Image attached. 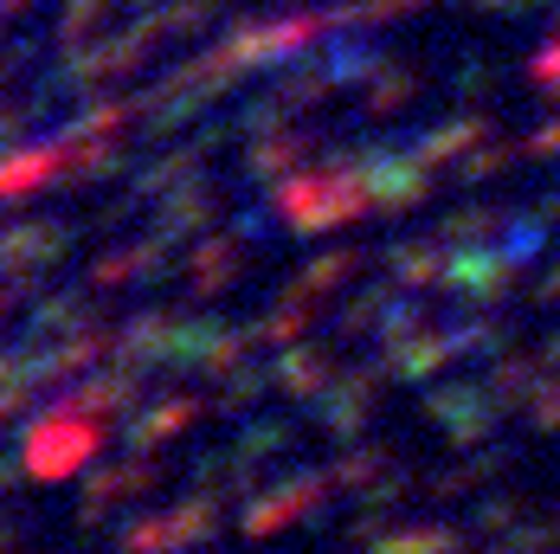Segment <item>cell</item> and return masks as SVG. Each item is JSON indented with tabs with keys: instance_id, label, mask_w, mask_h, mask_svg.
<instances>
[{
	"instance_id": "15",
	"label": "cell",
	"mask_w": 560,
	"mask_h": 554,
	"mask_svg": "<svg viewBox=\"0 0 560 554\" xmlns=\"http://www.w3.org/2000/svg\"><path fill=\"white\" fill-rule=\"evenodd\" d=\"M174 335H180V316H174V310H136V316L116 330V355L155 368V361H174Z\"/></svg>"
},
{
	"instance_id": "17",
	"label": "cell",
	"mask_w": 560,
	"mask_h": 554,
	"mask_svg": "<svg viewBox=\"0 0 560 554\" xmlns=\"http://www.w3.org/2000/svg\"><path fill=\"white\" fill-rule=\"evenodd\" d=\"M207 149H213V142H187V149H168L162 162H149L142 174H136V194H129V200H142V207H149V200H168V194H180L187 181H200V168H207Z\"/></svg>"
},
{
	"instance_id": "18",
	"label": "cell",
	"mask_w": 560,
	"mask_h": 554,
	"mask_svg": "<svg viewBox=\"0 0 560 554\" xmlns=\"http://www.w3.org/2000/svg\"><path fill=\"white\" fill-rule=\"evenodd\" d=\"M271 381L283 388V400H316V393L336 381V361L310 342H290L278 361H271Z\"/></svg>"
},
{
	"instance_id": "44",
	"label": "cell",
	"mask_w": 560,
	"mask_h": 554,
	"mask_svg": "<svg viewBox=\"0 0 560 554\" xmlns=\"http://www.w3.org/2000/svg\"><path fill=\"white\" fill-rule=\"evenodd\" d=\"M528 78H535L541 91H560V33H555V39H548L535 58H528Z\"/></svg>"
},
{
	"instance_id": "14",
	"label": "cell",
	"mask_w": 560,
	"mask_h": 554,
	"mask_svg": "<svg viewBox=\"0 0 560 554\" xmlns=\"http://www.w3.org/2000/svg\"><path fill=\"white\" fill-rule=\"evenodd\" d=\"M162 484V471L136 451L129 464H116V471H97L91 484H84V503H78V522H97L104 509H122L129 497H142V490H155Z\"/></svg>"
},
{
	"instance_id": "45",
	"label": "cell",
	"mask_w": 560,
	"mask_h": 554,
	"mask_svg": "<svg viewBox=\"0 0 560 554\" xmlns=\"http://www.w3.org/2000/svg\"><path fill=\"white\" fill-rule=\"evenodd\" d=\"M522 155H535V162H555V155H560V116L522 136Z\"/></svg>"
},
{
	"instance_id": "25",
	"label": "cell",
	"mask_w": 560,
	"mask_h": 554,
	"mask_svg": "<svg viewBox=\"0 0 560 554\" xmlns=\"http://www.w3.org/2000/svg\"><path fill=\"white\" fill-rule=\"evenodd\" d=\"M310 155V136H290V129H265V136H252V149H245V168L258 174V181H283L290 168Z\"/></svg>"
},
{
	"instance_id": "7",
	"label": "cell",
	"mask_w": 560,
	"mask_h": 554,
	"mask_svg": "<svg viewBox=\"0 0 560 554\" xmlns=\"http://www.w3.org/2000/svg\"><path fill=\"white\" fill-rule=\"evenodd\" d=\"M78 142L52 136V142H13V155H0V207H20L33 194H46L58 174H71Z\"/></svg>"
},
{
	"instance_id": "5",
	"label": "cell",
	"mask_w": 560,
	"mask_h": 554,
	"mask_svg": "<svg viewBox=\"0 0 560 554\" xmlns=\"http://www.w3.org/2000/svg\"><path fill=\"white\" fill-rule=\"evenodd\" d=\"M528 272V265H515L503 245H490V239H477V245H451L445 258V290H457L464 303H477V310H490V303H503L509 290H515V277Z\"/></svg>"
},
{
	"instance_id": "2",
	"label": "cell",
	"mask_w": 560,
	"mask_h": 554,
	"mask_svg": "<svg viewBox=\"0 0 560 554\" xmlns=\"http://www.w3.org/2000/svg\"><path fill=\"white\" fill-rule=\"evenodd\" d=\"M26 471L39 477V484H65L71 471H84L97 451H104V419H91V413H78V406H58L26 432Z\"/></svg>"
},
{
	"instance_id": "13",
	"label": "cell",
	"mask_w": 560,
	"mask_h": 554,
	"mask_svg": "<svg viewBox=\"0 0 560 554\" xmlns=\"http://www.w3.org/2000/svg\"><path fill=\"white\" fill-rule=\"evenodd\" d=\"M65 252H71V232L58 220H33V226H7L0 232V272L13 277V284H33Z\"/></svg>"
},
{
	"instance_id": "4",
	"label": "cell",
	"mask_w": 560,
	"mask_h": 554,
	"mask_svg": "<svg viewBox=\"0 0 560 554\" xmlns=\"http://www.w3.org/2000/svg\"><path fill=\"white\" fill-rule=\"evenodd\" d=\"M316 39H336L329 13H290V20H252V26L225 33L220 46H225V58H232L238 71H252V65H278V58L310 53Z\"/></svg>"
},
{
	"instance_id": "28",
	"label": "cell",
	"mask_w": 560,
	"mask_h": 554,
	"mask_svg": "<svg viewBox=\"0 0 560 554\" xmlns=\"http://www.w3.org/2000/svg\"><path fill=\"white\" fill-rule=\"evenodd\" d=\"M509 220H515L509 207H457L451 220H439L432 239H445V245H477V239H497Z\"/></svg>"
},
{
	"instance_id": "19",
	"label": "cell",
	"mask_w": 560,
	"mask_h": 554,
	"mask_svg": "<svg viewBox=\"0 0 560 554\" xmlns=\"http://www.w3.org/2000/svg\"><path fill=\"white\" fill-rule=\"evenodd\" d=\"M194 413H200V400H194V393H162L142 419H129V451H142V458H149V451H162L174 432H187V426H194Z\"/></svg>"
},
{
	"instance_id": "34",
	"label": "cell",
	"mask_w": 560,
	"mask_h": 554,
	"mask_svg": "<svg viewBox=\"0 0 560 554\" xmlns=\"http://www.w3.org/2000/svg\"><path fill=\"white\" fill-rule=\"evenodd\" d=\"M329 477L348 484V490H368V484L387 477V451H381V445H354V451H341L336 464H329Z\"/></svg>"
},
{
	"instance_id": "42",
	"label": "cell",
	"mask_w": 560,
	"mask_h": 554,
	"mask_svg": "<svg viewBox=\"0 0 560 554\" xmlns=\"http://www.w3.org/2000/svg\"><path fill=\"white\" fill-rule=\"evenodd\" d=\"M515 516H522V497H490L477 509V535H490V542H503L509 529H515Z\"/></svg>"
},
{
	"instance_id": "31",
	"label": "cell",
	"mask_w": 560,
	"mask_h": 554,
	"mask_svg": "<svg viewBox=\"0 0 560 554\" xmlns=\"http://www.w3.org/2000/svg\"><path fill=\"white\" fill-rule=\"evenodd\" d=\"M419 91V71H406V65H374V78H368V116H393L406 97Z\"/></svg>"
},
{
	"instance_id": "6",
	"label": "cell",
	"mask_w": 560,
	"mask_h": 554,
	"mask_svg": "<svg viewBox=\"0 0 560 554\" xmlns=\"http://www.w3.org/2000/svg\"><path fill=\"white\" fill-rule=\"evenodd\" d=\"M220 535V497L194 490V497L168 509V516H149V522H129L116 542L122 549H194V542H213Z\"/></svg>"
},
{
	"instance_id": "48",
	"label": "cell",
	"mask_w": 560,
	"mask_h": 554,
	"mask_svg": "<svg viewBox=\"0 0 560 554\" xmlns=\"http://www.w3.org/2000/svg\"><path fill=\"white\" fill-rule=\"evenodd\" d=\"M541 361H548V374H560V335H548V348H541Z\"/></svg>"
},
{
	"instance_id": "20",
	"label": "cell",
	"mask_w": 560,
	"mask_h": 554,
	"mask_svg": "<svg viewBox=\"0 0 560 554\" xmlns=\"http://www.w3.org/2000/svg\"><path fill=\"white\" fill-rule=\"evenodd\" d=\"M445 239H399V245H387V277L399 290H425V284H445Z\"/></svg>"
},
{
	"instance_id": "24",
	"label": "cell",
	"mask_w": 560,
	"mask_h": 554,
	"mask_svg": "<svg viewBox=\"0 0 560 554\" xmlns=\"http://www.w3.org/2000/svg\"><path fill=\"white\" fill-rule=\"evenodd\" d=\"M238 265H245V245L213 232V239L194 252V265H187V290H194V297H220L225 284L238 277Z\"/></svg>"
},
{
	"instance_id": "12",
	"label": "cell",
	"mask_w": 560,
	"mask_h": 554,
	"mask_svg": "<svg viewBox=\"0 0 560 554\" xmlns=\"http://www.w3.org/2000/svg\"><path fill=\"white\" fill-rule=\"evenodd\" d=\"M336 490V477L329 471H303V477H290V484H278V490H265V497H252V509H245V535L258 542V535H278V529H290L296 516H310L316 503Z\"/></svg>"
},
{
	"instance_id": "1",
	"label": "cell",
	"mask_w": 560,
	"mask_h": 554,
	"mask_svg": "<svg viewBox=\"0 0 560 554\" xmlns=\"http://www.w3.org/2000/svg\"><path fill=\"white\" fill-rule=\"evenodd\" d=\"M368 207H374V194H368L361 155H341L316 174H283L278 181V213L290 232H336V226L361 220Z\"/></svg>"
},
{
	"instance_id": "36",
	"label": "cell",
	"mask_w": 560,
	"mask_h": 554,
	"mask_svg": "<svg viewBox=\"0 0 560 554\" xmlns=\"http://www.w3.org/2000/svg\"><path fill=\"white\" fill-rule=\"evenodd\" d=\"M265 388H278V381H271V368H232V374L220 381V393H213V406H220V413H245Z\"/></svg>"
},
{
	"instance_id": "43",
	"label": "cell",
	"mask_w": 560,
	"mask_h": 554,
	"mask_svg": "<svg viewBox=\"0 0 560 554\" xmlns=\"http://www.w3.org/2000/svg\"><path fill=\"white\" fill-rule=\"evenodd\" d=\"M528 419H535V432H560V381H541V388H535Z\"/></svg>"
},
{
	"instance_id": "16",
	"label": "cell",
	"mask_w": 560,
	"mask_h": 554,
	"mask_svg": "<svg viewBox=\"0 0 560 554\" xmlns=\"http://www.w3.org/2000/svg\"><path fill=\"white\" fill-rule=\"evenodd\" d=\"M97 323V310H91V297L84 290H58V297H39L33 303V316H26V330H20V342H58V335L71 330H91Z\"/></svg>"
},
{
	"instance_id": "39",
	"label": "cell",
	"mask_w": 560,
	"mask_h": 554,
	"mask_svg": "<svg viewBox=\"0 0 560 554\" xmlns=\"http://www.w3.org/2000/svg\"><path fill=\"white\" fill-rule=\"evenodd\" d=\"M451 348H457V355H503L509 330H503V323H483V316H477V323H457V330H451Z\"/></svg>"
},
{
	"instance_id": "27",
	"label": "cell",
	"mask_w": 560,
	"mask_h": 554,
	"mask_svg": "<svg viewBox=\"0 0 560 554\" xmlns=\"http://www.w3.org/2000/svg\"><path fill=\"white\" fill-rule=\"evenodd\" d=\"M354 265H361L354 252H323V258H310L303 272L290 277V290H283V297H303V303H316V297H329V290H336L341 277H354Z\"/></svg>"
},
{
	"instance_id": "52",
	"label": "cell",
	"mask_w": 560,
	"mask_h": 554,
	"mask_svg": "<svg viewBox=\"0 0 560 554\" xmlns=\"http://www.w3.org/2000/svg\"><path fill=\"white\" fill-rule=\"evenodd\" d=\"M129 7H136V13H155V7H168V0H129Z\"/></svg>"
},
{
	"instance_id": "29",
	"label": "cell",
	"mask_w": 560,
	"mask_h": 554,
	"mask_svg": "<svg viewBox=\"0 0 560 554\" xmlns=\"http://www.w3.org/2000/svg\"><path fill=\"white\" fill-rule=\"evenodd\" d=\"M316 323V303H303V297H283L278 310H265L258 323H252V342H278V348H290V342H303V330Z\"/></svg>"
},
{
	"instance_id": "26",
	"label": "cell",
	"mask_w": 560,
	"mask_h": 554,
	"mask_svg": "<svg viewBox=\"0 0 560 554\" xmlns=\"http://www.w3.org/2000/svg\"><path fill=\"white\" fill-rule=\"evenodd\" d=\"M541 381H548V361H541V355H497L490 393H497V406H522Z\"/></svg>"
},
{
	"instance_id": "21",
	"label": "cell",
	"mask_w": 560,
	"mask_h": 554,
	"mask_svg": "<svg viewBox=\"0 0 560 554\" xmlns=\"http://www.w3.org/2000/svg\"><path fill=\"white\" fill-rule=\"evenodd\" d=\"M445 361H457L451 330H412L406 342H393V348H387V368L399 374V381H432Z\"/></svg>"
},
{
	"instance_id": "10",
	"label": "cell",
	"mask_w": 560,
	"mask_h": 554,
	"mask_svg": "<svg viewBox=\"0 0 560 554\" xmlns=\"http://www.w3.org/2000/svg\"><path fill=\"white\" fill-rule=\"evenodd\" d=\"M142 381H149V368L142 361H129V355H116V368L104 374H84V381H71V388L58 393V406H78V413H91V419H122L136 400H142Z\"/></svg>"
},
{
	"instance_id": "50",
	"label": "cell",
	"mask_w": 560,
	"mask_h": 554,
	"mask_svg": "<svg viewBox=\"0 0 560 554\" xmlns=\"http://www.w3.org/2000/svg\"><path fill=\"white\" fill-rule=\"evenodd\" d=\"M13 65H20V53H0V84L13 78Z\"/></svg>"
},
{
	"instance_id": "51",
	"label": "cell",
	"mask_w": 560,
	"mask_h": 554,
	"mask_svg": "<svg viewBox=\"0 0 560 554\" xmlns=\"http://www.w3.org/2000/svg\"><path fill=\"white\" fill-rule=\"evenodd\" d=\"M26 7H33V0H0V20H7V13H26Z\"/></svg>"
},
{
	"instance_id": "8",
	"label": "cell",
	"mask_w": 560,
	"mask_h": 554,
	"mask_svg": "<svg viewBox=\"0 0 560 554\" xmlns=\"http://www.w3.org/2000/svg\"><path fill=\"white\" fill-rule=\"evenodd\" d=\"M361 174H368V194H374L381 213H412L432 194V162L412 155V149L406 155L399 149H374V155H361Z\"/></svg>"
},
{
	"instance_id": "33",
	"label": "cell",
	"mask_w": 560,
	"mask_h": 554,
	"mask_svg": "<svg viewBox=\"0 0 560 554\" xmlns=\"http://www.w3.org/2000/svg\"><path fill=\"white\" fill-rule=\"evenodd\" d=\"M129 116H142V97H91V111L71 123V136H122Z\"/></svg>"
},
{
	"instance_id": "9",
	"label": "cell",
	"mask_w": 560,
	"mask_h": 554,
	"mask_svg": "<svg viewBox=\"0 0 560 554\" xmlns=\"http://www.w3.org/2000/svg\"><path fill=\"white\" fill-rule=\"evenodd\" d=\"M393 368H348L336 374L329 388L316 393V419H323V432L329 439H354L368 419H374V406H381V381H387Z\"/></svg>"
},
{
	"instance_id": "22",
	"label": "cell",
	"mask_w": 560,
	"mask_h": 554,
	"mask_svg": "<svg viewBox=\"0 0 560 554\" xmlns=\"http://www.w3.org/2000/svg\"><path fill=\"white\" fill-rule=\"evenodd\" d=\"M220 213V200H213V187H200V181H187L180 194L162 200V213H155V239H187V232H200V226H213Z\"/></svg>"
},
{
	"instance_id": "40",
	"label": "cell",
	"mask_w": 560,
	"mask_h": 554,
	"mask_svg": "<svg viewBox=\"0 0 560 554\" xmlns=\"http://www.w3.org/2000/svg\"><path fill=\"white\" fill-rule=\"evenodd\" d=\"M393 290H399V284H393ZM393 290H368V297H354V303H348V310L336 316V330H341V335L381 330V316H387V297H393Z\"/></svg>"
},
{
	"instance_id": "46",
	"label": "cell",
	"mask_w": 560,
	"mask_h": 554,
	"mask_svg": "<svg viewBox=\"0 0 560 554\" xmlns=\"http://www.w3.org/2000/svg\"><path fill=\"white\" fill-rule=\"evenodd\" d=\"M503 542H509V549H555V542H560V529H541V522H522V529H509Z\"/></svg>"
},
{
	"instance_id": "41",
	"label": "cell",
	"mask_w": 560,
	"mask_h": 554,
	"mask_svg": "<svg viewBox=\"0 0 560 554\" xmlns=\"http://www.w3.org/2000/svg\"><path fill=\"white\" fill-rule=\"evenodd\" d=\"M283 445H290V426H245V432L232 439V451L252 458V464H265V458H278Z\"/></svg>"
},
{
	"instance_id": "35",
	"label": "cell",
	"mask_w": 560,
	"mask_h": 554,
	"mask_svg": "<svg viewBox=\"0 0 560 554\" xmlns=\"http://www.w3.org/2000/svg\"><path fill=\"white\" fill-rule=\"evenodd\" d=\"M110 13H116V0H65V13H58V39H65V53L84 46L91 26H104Z\"/></svg>"
},
{
	"instance_id": "49",
	"label": "cell",
	"mask_w": 560,
	"mask_h": 554,
	"mask_svg": "<svg viewBox=\"0 0 560 554\" xmlns=\"http://www.w3.org/2000/svg\"><path fill=\"white\" fill-rule=\"evenodd\" d=\"M541 303H560V265H555V277L541 284Z\"/></svg>"
},
{
	"instance_id": "37",
	"label": "cell",
	"mask_w": 560,
	"mask_h": 554,
	"mask_svg": "<svg viewBox=\"0 0 560 554\" xmlns=\"http://www.w3.org/2000/svg\"><path fill=\"white\" fill-rule=\"evenodd\" d=\"M515 155H522V142H490V149L477 142V149L457 162V181H464V187H477V181H497V174L515 162Z\"/></svg>"
},
{
	"instance_id": "38",
	"label": "cell",
	"mask_w": 560,
	"mask_h": 554,
	"mask_svg": "<svg viewBox=\"0 0 560 554\" xmlns=\"http://www.w3.org/2000/svg\"><path fill=\"white\" fill-rule=\"evenodd\" d=\"M464 535L457 529H399V535H381L374 549H387V554H439V549H457Z\"/></svg>"
},
{
	"instance_id": "32",
	"label": "cell",
	"mask_w": 560,
	"mask_h": 554,
	"mask_svg": "<svg viewBox=\"0 0 560 554\" xmlns=\"http://www.w3.org/2000/svg\"><path fill=\"white\" fill-rule=\"evenodd\" d=\"M412 7H425V0H341V7H329V26H336V33H361V26L399 20V13H412Z\"/></svg>"
},
{
	"instance_id": "3",
	"label": "cell",
	"mask_w": 560,
	"mask_h": 554,
	"mask_svg": "<svg viewBox=\"0 0 560 554\" xmlns=\"http://www.w3.org/2000/svg\"><path fill=\"white\" fill-rule=\"evenodd\" d=\"M155 39H162V26L142 13L129 33H110V39H84V46H71V58H65V78H71V91L97 97L104 84H116L122 71H136L142 58L155 53Z\"/></svg>"
},
{
	"instance_id": "11",
	"label": "cell",
	"mask_w": 560,
	"mask_h": 554,
	"mask_svg": "<svg viewBox=\"0 0 560 554\" xmlns=\"http://www.w3.org/2000/svg\"><path fill=\"white\" fill-rule=\"evenodd\" d=\"M497 413H503V406H497L490 388H432L425 393V419H439L457 451H477V445L490 439Z\"/></svg>"
},
{
	"instance_id": "53",
	"label": "cell",
	"mask_w": 560,
	"mask_h": 554,
	"mask_svg": "<svg viewBox=\"0 0 560 554\" xmlns=\"http://www.w3.org/2000/svg\"><path fill=\"white\" fill-rule=\"evenodd\" d=\"M477 7H497L503 13V7H528V0H477Z\"/></svg>"
},
{
	"instance_id": "23",
	"label": "cell",
	"mask_w": 560,
	"mask_h": 554,
	"mask_svg": "<svg viewBox=\"0 0 560 554\" xmlns=\"http://www.w3.org/2000/svg\"><path fill=\"white\" fill-rule=\"evenodd\" d=\"M477 142H490V116H445L439 129H425L412 142V155H425V162H464Z\"/></svg>"
},
{
	"instance_id": "47",
	"label": "cell",
	"mask_w": 560,
	"mask_h": 554,
	"mask_svg": "<svg viewBox=\"0 0 560 554\" xmlns=\"http://www.w3.org/2000/svg\"><path fill=\"white\" fill-rule=\"evenodd\" d=\"M20 129H26V111H13V104H0V142H7V136H20Z\"/></svg>"
},
{
	"instance_id": "30",
	"label": "cell",
	"mask_w": 560,
	"mask_h": 554,
	"mask_svg": "<svg viewBox=\"0 0 560 554\" xmlns=\"http://www.w3.org/2000/svg\"><path fill=\"white\" fill-rule=\"evenodd\" d=\"M503 464H509L503 451H483V458H477V451H464V464H451V471L432 477V497H470V490H477L483 477H497Z\"/></svg>"
}]
</instances>
